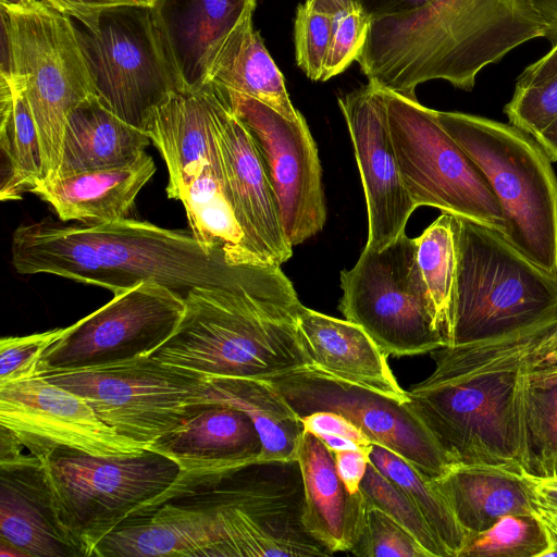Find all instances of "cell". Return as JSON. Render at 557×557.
<instances>
[{
	"label": "cell",
	"instance_id": "f35d334b",
	"mask_svg": "<svg viewBox=\"0 0 557 557\" xmlns=\"http://www.w3.org/2000/svg\"><path fill=\"white\" fill-rule=\"evenodd\" d=\"M332 13V39L321 82L357 61L368 38L371 17L355 0H319Z\"/></svg>",
	"mask_w": 557,
	"mask_h": 557
},
{
	"label": "cell",
	"instance_id": "7dc6e473",
	"mask_svg": "<svg viewBox=\"0 0 557 557\" xmlns=\"http://www.w3.org/2000/svg\"><path fill=\"white\" fill-rule=\"evenodd\" d=\"M430 0H359L363 11L371 20L396 15L416 10Z\"/></svg>",
	"mask_w": 557,
	"mask_h": 557
},
{
	"label": "cell",
	"instance_id": "83f0119b",
	"mask_svg": "<svg viewBox=\"0 0 557 557\" xmlns=\"http://www.w3.org/2000/svg\"><path fill=\"white\" fill-rule=\"evenodd\" d=\"M521 469L457 463L434 480L460 525L468 534L478 533L505 516L533 513Z\"/></svg>",
	"mask_w": 557,
	"mask_h": 557
},
{
	"label": "cell",
	"instance_id": "816d5d0a",
	"mask_svg": "<svg viewBox=\"0 0 557 557\" xmlns=\"http://www.w3.org/2000/svg\"><path fill=\"white\" fill-rule=\"evenodd\" d=\"M552 162L557 161V120L535 137Z\"/></svg>",
	"mask_w": 557,
	"mask_h": 557
},
{
	"label": "cell",
	"instance_id": "f907efd6",
	"mask_svg": "<svg viewBox=\"0 0 557 557\" xmlns=\"http://www.w3.org/2000/svg\"><path fill=\"white\" fill-rule=\"evenodd\" d=\"M557 74V44L535 62L528 65L517 82H532Z\"/></svg>",
	"mask_w": 557,
	"mask_h": 557
},
{
	"label": "cell",
	"instance_id": "60d3db41",
	"mask_svg": "<svg viewBox=\"0 0 557 557\" xmlns=\"http://www.w3.org/2000/svg\"><path fill=\"white\" fill-rule=\"evenodd\" d=\"M504 112L511 125L534 138L539 136L557 120V74L532 82H516Z\"/></svg>",
	"mask_w": 557,
	"mask_h": 557
},
{
	"label": "cell",
	"instance_id": "8fae6325",
	"mask_svg": "<svg viewBox=\"0 0 557 557\" xmlns=\"http://www.w3.org/2000/svg\"><path fill=\"white\" fill-rule=\"evenodd\" d=\"M206 486L228 557H309L333 554L307 531L299 463L258 461Z\"/></svg>",
	"mask_w": 557,
	"mask_h": 557
},
{
	"label": "cell",
	"instance_id": "ba28073f",
	"mask_svg": "<svg viewBox=\"0 0 557 557\" xmlns=\"http://www.w3.org/2000/svg\"><path fill=\"white\" fill-rule=\"evenodd\" d=\"M456 281L449 346L528 327L557 314V276L504 236L454 216Z\"/></svg>",
	"mask_w": 557,
	"mask_h": 557
},
{
	"label": "cell",
	"instance_id": "cb8c5ba5",
	"mask_svg": "<svg viewBox=\"0 0 557 557\" xmlns=\"http://www.w3.org/2000/svg\"><path fill=\"white\" fill-rule=\"evenodd\" d=\"M296 459L302 475L307 531L332 554L350 553L364 524L367 504L361 492L347 490L333 453L313 433L304 431Z\"/></svg>",
	"mask_w": 557,
	"mask_h": 557
},
{
	"label": "cell",
	"instance_id": "52a82bcc",
	"mask_svg": "<svg viewBox=\"0 0 557 557\" xmlns=\"http://www.w3.org/2000/svg\"><path fill=\"white\" fill-rule=\"evenodd\" d=\"M1 75L24 92L41 147L44 181L57 178L67 116L95 96L69 16L46 1L1 4Z\"/></svg>",
	"mask_w": 557,
	"mask_h": 557
},
{
	"label": "cell",
	"instance_id": "d6986e66",
	"mask_svg": "<svg viewBox=\"0 0 557 557\" xmlns=\"http://www.w3.org/2000/svg\"><path fill=\"white\" fill-rule=\"evenodd\" d=\"M211 90L223 178L235 216L252 252L281 267L293 256V247L283 232L260 153L244 123Z\"/></svg>",
	"mask_w": 557,
	"mask_h": 557
},
{
	"label": "cell",
	"instance_id": "5b68a950",
	"mask_svg": "<svg viewBox=\"0 0 557 557\" xmlns=\"http://www.w3.org/2000/svg\"><path fill=\"white\" fill-rule=\"evenodd\" d=\"M41 467L57 522L79 557H91L123 522L180 496L178 466L149 449L101 457L58 448Z\"/></svg>",
	"mask_w": 557,
	"mask_h": 557
},
{
	"label": "cell",
	"instance_id": "8d00e7d4",
	"mask_svg": "<svg viewBox=\"0 0 557 557\" xmlns=\"http://www.w3.org/2000/svg\"><path fill=\"white\" fill-rule=\"evenodd\" d=\"M547 543V530L533 513L508 515L469 533L458 557H541Z\"/></svg>",
	"mask_w": 557,
	"mask_h": 557
},
{
	"label": "cell",
	"instance_id": "7bdbcfd3",
	"mask_svg": "<svg viewBox=\"0 0 557 557\" xmlns=\"http://www.w3.org/2000/svg\"><path fill=\"white\" fill-rule=\"evenodd\" d=\"M66 327L0 341V386L36 374L45 351L60 339Z\"/></svg>",
	"mask_w": 557,
	"mask_h": 557
},
{
	"label": "cell",
	"instance_id": "4316f807",
	"mask_svg": "<svg viewBox=\"0 0 557 557\" xmlns=\"http://www.w3.org/2000/svg\"><path fill=\"white\" fill-rule=\"evenodd\" d=\"M0 540L27 557H78L59 527L40 461L0 466Z\"/></svg>",
	"mask_w": 557,
	"mask_h": 557
},
{
	"label": "cell",
	"instance_id": "7402d4cb",
	"mask_svg": "<svg viewBox=\"0 0 557 557\" xmlns=\"http://www.w3.org/2000/svg\"><path fill=\"white\" fill-rule=\"evenodd\" d=\"M92 556L228 557L210 507L169 502L123 522L99 542Z\"/></svg>",
	"mask_w": 557,
	"mask_h": 557
},
{
	"label": "cell",
	"instance_id": "f5cc1de1",
	"mask_svg": "<svg viewBox=\"0 0 557 557\" xmlns=\"http://www.w3.org/2000/svg\"><path fill=\"white\" fill-rule=\"evenodd\" d=\"M323 444L332 451H339V450H346V449H354V448H368V447H361L352 440H349L347 437L337 436V435H330V434H323L318 436Z\"/></svg>",
	"mask_w": 557,
	"mask_h": 557
},
{
	"label": "cell",
	"instance_id": "e0dca14e",
	"mask_svg": "<svg viewBox=\"0 0 557 557\" xmlns=\"http://www.w3.org/2000/svg\"><path fill=\"white\" fill-rule=\"evenodd\" d=\"M0 425L40 463L58 448L101 457L147 450L104 423L82 396L40 374L0 386Z\"/></svg>",
	"mask_w": 557,
	"mask_h": 557
},
{
	"label": "cell",
	"instance_id": "ac0fdd59",
	"mask_svg": "<svg viewBox=\"0 0 557 557\" xmlns=\"http://www.w3.org/2000/svg\"><path fill=\"white\" fill-rule=\"evenodd\" d=\"M363 187L368 238L381 250L405 233L417 209L404 185L392 143L382 89L368 83L338 98Z\"/></svg>",
	"mask_w": 557,
	"mask_h": 557
},
{
	"label": "cell",
	"instance_id": "74e56055",
	"mask_svg": "<svg viewBox=\"0 0 557 557\" xmlns=\"http://www.w3.org/2000/svg\"><path fill=\"white\" fill-rule=\"evenodd\" d=\"M360 492L367 505L381 509L403 525L431 557H449L417 505L371 461L361 481Z\"/></svg>",
	"mask_w": 557,
	"mask_h": 557
},
{
	"label": "cell",
	"instance_id": "9a60e30c",
	"mask_svg": "<svg viewBox=\"0 0 557 557\" xmlns=\"http://www.w3.org/2000/svg\"><path fill=\"white\" fill-rule=\"evenodd\" d=\"M267 381L299 418L317 411L339 413L372 444L389 449L431 479L443 476L454 466L410 400L400 401L313 366Z\"/></svg>",
	"mask_w": 557,
	"mask_h": 557
},
{
	"label": "cell",
	"instance_id": "11a10c76",
	"mask_svg": "<svg viewBox=\"0 0 557 557\" xmlns=\"http://www.w3.org/2000/svg\"><path fill=\"white\" fill-rule=\"evenodd\" d=\"M0 557H27V555L14 545L0 540Z\"/></svg>",
	"mask_w": 557,
	"mask_h": 557
},
{
	"label": "cell",
	"instance_id": "6da1fadb",
	"mask_svg": "<svg viewBox=\"0 0 557 557\" xmlns=\"http://www.w3.org/2000/svg\"><path fill=\"white\" fill-rule=\"evenodd\" d=\"M557 314L528 327L431 351L434 371L412 385V409L454 465L527 468L525 388Z\"/></svg>",
	"mask_w": 557,
	"mask_h": 557
},
{
	"label": "cell",
	"instance_id": "680465c9",
	"mask_svg": "<svg viewBox=\"0 0 557 557\" xmlns=\"http://www.w3.org/2000/svg\"><path fill=\"white\" fill-rule=\"evenodd\" d=\"M26 1H46V0H0V4H2V5H17V4L24 3Z\"/></svg>",
	"mask_w": 557,
	"mask_h": 557
},
{
	"label": "cell",
	"instance_id": "ffe728a7",
	"mask_svg": "<svg viewBox=\"0 0 557 557\" xmlns=\"http://www.w3.org/2000/svg\"><path fill=\"white\" fill-rule=\"evenodd\" d=\"M148 449L178 466V497H183L260 461L262 443L247 413L227 404L208 403Z\"/></svg>",
	"mask_w": 557,
	"mask_h": 557
},
{
	"label": "cell",
	"instance_id": "7c38bea8",
	"mask_svg": "<svg viewBox=\"0 0 557 557\" xmlns=\"http://www.w3.org/2000/svg\"><path fill=\"white\" fill-rule=\"evenodd\" d=\"M338 309L360 325L387 356H411L444 347L417 258L406 232L381 250L364 248L341 272Z\"/></svg>",
	"mask_w": 557,
	"mask_h": 557
},
{
	"label": "cell",
	"instance_id": "9c48e42d",
	"mask_svg": "<svg viewBox=\"0 0 557 557\" xmlns=\"http://www.w3.org/2000/svg\"><path fill=\"white\" fill-rule=\"evenodd\" d=\"M66 15L97 99L145 131L153 111L178 92L150 5L127 4Z\"/></svg>",
	"mask_w": 557,
	"mask_h": 557
},
{
	"label": "cell",
	"instance_id": "ab89813d",
	"mask_svg": "<svg viewBox=\"0 0 557 557\" xmlns=\"http://www.w3.org/2000/svg\"><path fill=\"white\" fill-rule=\"evenodd\" d=\"M296 63L313 82L322 81L332 39V13L319 0L299 4L295 18Z\"/></svg>",
	"mask_w": 557,
	"mask_h": 557
},
{
	"label": "cell",
	"instance_id": "b9f144b4",
	"mask_svg": "<svg viewBox=\"0 0 557 557\" xmlns=\"http://www.w3.org/2000/svg\"><path fill=\"white\" fill-rule=\"evenodd\" d=\"M350 553L359 557H431L403 525L370 505L361 535Z\"/></svg>",
	"mask_w": 557,
	"mask_h": 557
},
{
	"label": "cell",
	"instance_id": "2e32d148",
	"mask_svg": "<svg viewBox=\"0 0 557 557\" xmlns=\"http://www.w3.org/2000/svg\"><path fill=\"white\" fill-rule=\"evenodd\" d=\"M210 86L251 134L292 247L319 233L326 220L317 145L302 116L289 120L263 102Z\"/></svg>",
	"mask_w": 557,
	"mask_h": 557
},
{
	"label": "cell",
	"instance_id": "d6a6232c",
	"mask_svg": "<svg viewBox=\"0 0 557 557\" xmlns=\"http://www.w3.org/2000/svg\"><path fill=\"white\" fill-rule=\"evenodd\" d=\"M181 202L191 234L208 250L221 249L235 263H265L246 242L225 188L222 166L205 164Z\"/></svg>",
	"mask_w": 557,
	"mask_h": 557
},
{
	"label": "cell",
	"instance_id": "91938a15",
	"mask_svg": "<svg viewBox=\"0 0 557 557\" xmlns=\"http://www.w3.org/2000/svg\"><path fill=\"white\" fill-rule=\"evenodd\" d=\"M355 1L359 2V0H355Z\"/></svg>",
	"mask_w": 557,
	"mask_h": 557
},
{
	"label": "cell",
	"instance_id": "f1b7e54d",
	"mask_svg": "<svg viewBox=\"0 0 557 557\" xmlns=\"http://www.w3.org/2000/svg\"><path fill=\"white\" fill-rule=\"evenodd\" d=\"M147 133L107 109L96 96L67 116L58 176L127 165L146 152Z\"/></svg>",
	"mask_w": 557,
	"mask_h": 557
},
{
	"label": "cell",
	"instance_id": "1f68e13d",
	"mask_svg": "<svg viewBox=\"0 0 557 557\" xmlns=\"http://www.w3.org/2000/svg\"><path fill=\"white\" fill-rule=\"evenodd\" d=\"M0 86V198L11 201L44 181V165L38 129L23 90L3 75Z\"/></svg>",
	"mask_w": 557,
	"mask_h": 557
},
{
	"label": "cell",
	"instance_id": "3957f363",
	"mask_svg": "<svg viewBox=\"0 0 557 557\" xmlns=\"http://www.w3.org/2000/svg\"><path fill=\"white\" fill-rule=\"evenodd\" d=\"M546 34L531 0H430L372 20L357 62L368 83L417 100L429 81L470 91L484 67Z\"/></svg>",
	"mask_w": 557,
	"mask_h": 557
},
{
	"label": "cell",
	"instance_id": "8992f818",
	"mask_svg": "<svg viewBox=\"0 0 557 557\" xmlns=\"http://www.w3.org/2000/svg\"><path fill=\"white\" fill-rule=\"evenodd\" d=\"M435 113L487 180L505 215L504 238L557 276V176L545 150L510 123L456 111Z\"/></svg>",
	"mask_w": 557,
	"mask_h": 557
},
{
	"label": "cell",
	"instance_id": "db71d44e",
	"mask_svg": "<svg viewBox=\"0 0 557 557\" xmlns=\"http://www.w3.org/2000/svg\"><path fill=\"white\" fill-rule=\"evenodd\" d=\"M539 13L549 20L557 22V0H531Z\"/></svg>",
	"mask_w": 557,
	"mask_h": 557
},
{
	"label": "cell",
	"instance_id": "4fadbf2b",
	"mask_svg": "<svg viewBox=\"0 0 557 557\" xmlns=\"http://www.w3.org/2000/svg\"><path fill=\"white\" fill-rule=\"evenodd\" d=\"M40 375L82 396L104 423L147 449L208 404L205 377L151 357Z\"/></svg>",
	"mask_w": 557,
	"mask_h": 557
},
{
	"label": "cell",
	"instance_id": "44dd1931",
	"mask_svg": "<svg viewBox=\"0 0 557 557\" xmlns=\"http://www.w3.org/2000/svg\"><path fill=\"white\" fill-rule=\"evenodd\" d=\"M257 0H153L151 18L178 92L202 90L224 44Z\"/></svg>",
	"mask_w": 557,
	"mask_h": 557
},
{
	"label": "cell",
	"instance_id": "ee69618b",
	"mask_svg": "<svg viewBox=\"0 0 557 557\" xmlns=\"http://www.w3.org/2000/svg\"><path fill=\"white\" fill-rule=\"evenodd\" d=\"M530 494L533 515L557 537V474L537 475L521 469Z\"/></svg>",
	"mask_w": 557,
	"mask_h": 557
},
{
	"label": "cell",
	"instance_id": "d590c367",
	"mask_svg": "<svg viewBox=\"0 0 557 557\" xmlns=\"http://www.w3.org/2000/svg\"><path fill=\"white\" fill-rule=\"evenodd\" d=\"M527 468L537 475L557 474V370L540 361L525 388Z\"/></svg>",
	"mask_w": 557,
	"mask_h": 557
},
{
	"label": "cell",
	"instance_id": "f546056e",
	"mask_svg": "<svg viewBox=\"0 0 557 557\" xmlns=\"http://www.w3.org/2000/svg\"><path fill=\"white\" fill-rule=\"evenodd\" d=\"M206 382L207 403L234 406L253 421L262 443L260 461L296 460L304 424L267 380L215 376Z\"/></svg>",
	"mask_w": 557,
	"mask_h": 557
},
{
	"label": "cell",
	"instance_id": "e575fe53",
	"mask_svg": "<svg viewBox=\"0 0 557 557\" xmlns=\"http://www.w3.org/2000/svg\"><path fill=\"white\" fill-rule=\"evenodd\" d=\"M414 239L418 263L434 307L435 325L444 345L449 346L456 281L453 215L443 212Z\"/></svg>",
	"mask_w": 557,
	"mask_h": 557
},
{
	"label": "cell",
	"instance_id": "30bf717a",
	"mask_svg": "<svg viewBox=\"0 0 557 557\" xmlns=\"http://www.w3.org/2000/svg\"><path fill=\"white\" fill-rule=\"evenodd\" d=\"M382 91L397 164L414 206L434 207L502 234L505 215L495 194L479 166L441 125L435 110Z\"/></svg>",
	"mask_w": 557,
	"mask_h": 557
},
{
	"label": "cell",
	"instance_id": "7a4b0ae2",
	"mask_svg": "<svg viewBox=\"0 0 557 557\" xmlns=\"http://www.w3.org/2000/svg\"><path fill=\"white\" fill-rule=\"evenodd\" d=\"M11 255L20 274H52L114 295L145 282L183 295L196 287L233 286L256 264L208 250L191 232L127 218L101 224L24 223L12 235Z\"/></svg>",
	"mask_w": 557,
	"mask_h": 557
},
{
	"label": "cell",
	"instance_id": "681fc988",
	"mask_svg": "<svg viewBox=\"0 0 557 557\" xmlns=\"http://www.w3.org/2000/svg\"><path fill=\"white\" fill-rule=\"evenodd\" d=\"M24 446L5 426L0 425V466H15L36 459L32 454H23Z\"/></svg>",
	"mask_w": 557,
	"mask_h": 557
},
{
	"label": "cell",
	"instance_id": "4dcf8cb0",
	"mask_svg": "<svg viewBox=\"0 0 557 557\" xmlns=\"http://www.w3.org/2000/svg\"><path fill=\"white\" fill-rule=\"evenodd\" d=\"M208 85L252 97L293 121L301 114L293 106L283 74L255 29L252 16L246 18L224 44Z\"/></svg>",
	"mask_w": 557,
	"mask_h": 557
},
{
	"label": "cell",
	"instance_id": "c3c4849f",
	"mask_svg": "<svg viewBox=\"0 0 557 557\" xmlns=\"http://www.w3.org/2000/svg\"><path fill=\"white\" fill-rule=\"evenodd\" d=\"M62 13L97 11L127 4H151L153 0H46Z\"/></svg>",
	"mask_w": 557,
	"mask_h": 557
},
{
	"label": "cell",
	"instance_id": "277c9868",
	"mask_svg": "<svg viewBox=\"0 0 557 557\" xmlns=\"http://www.w3.org/2000/svg\"><path fill=\"white\" fill-rule=\"evenodd\" d=\"M172 336L150 357L201 377L268 380L311 366L301 302L280 265L253 264L236 285L196 287Z\"/></svg>",
	"mask_w": 557,
	"mask_h": 557
},
{
	"label": "cell",
	"instance_id": "d4e9b609",
	"mask_svg": "<svg viewBox=\"0 0 557 557\" xmlns=\"http://www.w3.org/2000/svg\"><path fill=\"white\" fill-rule=\"evenodd\" d=\"M298 326L311 366L400 401L409 400L388 366L387 355L360 325L301 305Z\"/></svg>",
	"mask_w": 557,
	"mask_h": 557
},
{
	"label": "cell",
	"instance_id": "f6af8a7d",
	"mask_svg": "<svg viewBox=\"0 0 557 557\" xmlns=\"http://www.w3.org/2000/svg\"><path fill=\"white\" fill-rule=\"evenodd\" d=\"M304 429L314 435H337L352 440L361 447H371L372 443L347 418L331 411H317L300 418Z\"/></svg>",
	"mask_w": 557,
	"mask_h": 557
},
{
	"label": "cell",
	"instance_id": "836d02e7",
	"mask_svg": "<svg viewBox=\"0 0 557 557\" xmlns=\"http://www.w3.org/2000/svg\"><path fill=\"white\" fill-rule=\"evenodd\" d=\"M370 461L417 505L448 556L458 557L468 533L458 522L435 480L381 445L372 444Z\"/></svg>",
	"mask_w": 557,
	"mask_h": 557
},
{
	"label": "cell",
	"instance_id": "5bb4252c",
	"mask_svg": "<svg viewBox=\"0 0 557 557\" xmlns=\"http://www.w3.org/2000/svg\"><path fill=\"white\" fill-rule=\"evenodd\" d=\"M184 295L156 282L114 295L42 355L36 374L97 368L150 357L174 333Z\"/></svg>",
	"mask_w": 557,
	"mask_h": 557
},
{
	"label": "cell",
	"instance_id": "bcb514c9",
	"mask_svg": "<svg viewBox=\"0 0 557 557\" xmlns=\"http://www.w3.org/2000/svg\"><path fill=\"white\" fill-rule=\"evenodd\" d=\"M371 447L333 453L337 472L350 493L360 492V484L370 462Z\"/></svg>",
	"mask_w": 557,
	"mask_h": 557
},
{
	"label": "cell",
	"instance_id": "6f0895ef",
	"mask_svg": "<svg viewBox=\"0 0 557 557\" xmlns=\"http://www.w3.org/2000/svg\"><path fill=\"white\" fill-rule=\"evenodd\" d=\"M540 363H542L548 368L557 370V355L542 357V359L540 360Z\"/></svg>",
	"mask_w": 557,
	"mask_h": 557
},
{
	"label": "cell",
	"instance_id": "603a6c76",
	"mask_svg": "<svg viewBox=\"0 0 557 557\" xmlns=\"http://www.w3.org/2000/svg\"><path fill=\"white\" fill-rule=\"evenodd\" d=\"M209 86L196 92H176L149 117L145 132L160 151L169 172L166 194L182 199L205 164L222 166Z\"/></svg>",
	"mask_w": 557,
	"mask_h": 557
},
{
	"label": "cell",
	"instance_id": "484cf974",
	"mask_svg": "<svg viewBox=\"0 0 557 557\" xmlns=\"http://www.w3.org/2000/svg\"><path fill=\"white\" fill-rule=\"evenodd\" d=\"M154 172V162L145 152L127 165L41 182L30 193L48 202L62 222L109 223L126 218Z\"/></svg>",
	"mask_w": 557,
	"mask_h": 557
},
{
	"label": "cell",
	"instance_id": "9f6ffc18",
	"mask_svg": "<svg viewBox=\"0 0 557 557\" xmlns=\"http://www.w3.org/2000/svg\"><path fill=\"white\" fill-rule=\"evenodd\" d=\"M554 355H557V326L546 342L544 357Z\"/></svg>",
	"mask_w": 557,
	"mask_h": 557
}]
</instances>
